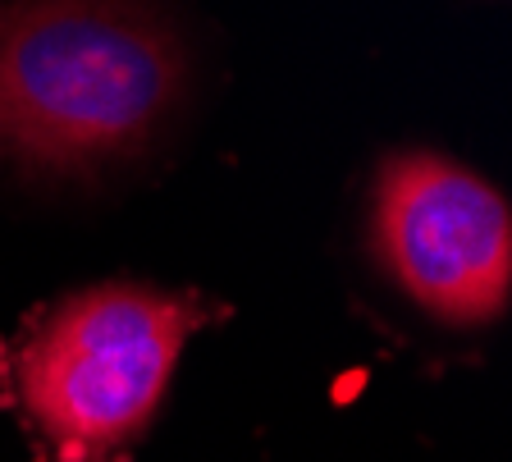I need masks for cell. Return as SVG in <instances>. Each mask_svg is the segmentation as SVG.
Segmentation results:
<instances>
[{
    "label": "cell",
    "instance_id": "1",
    "mask_svg": "<svg viewBox=\"0 0 512 462\" xmlns=\"http://www.w3.org/2000/svg\"><path fill=\"white\" fill-rule=\"evenodd\" d=\"M188 97V46L147 0L0 5V156L42 174L133 161Z\"/></svg>",
    "mask_w": 512,
    "mask_h": 462
},
{
    "label": "cell",
    "instance_id": "2",
    "mask_svg": "<svg viewBox=\"0 0 512 462\" xmlns=\"http://www.w3.org/2000/svg\"><path fill=\"white\" fill-rule=\"evenodd\" d=\"M211 302L151 284H92L32 321L10 394L51 462H128Z\"/></svg>",
    "mask_w": 512,
    "mask_h": 462
},
{
    "label": "cell",
    "instance_id": "3",
    "mask_svg": "<svg viewBox=\"0 0 512 462\" xmlns=\"http://www.w3.org/2000/svg\"><path fill=\"white\" fill-rule=\"evenodd\" d=\"M371 252L412 307L480 330L512 307V206L439 151H394L371 183Z\"/></svg>",
    "mask_w": 512,
    "mask_h": 462
}]
</instances>
